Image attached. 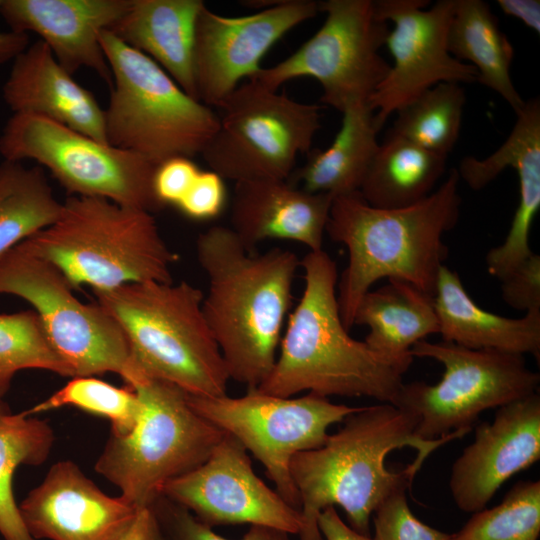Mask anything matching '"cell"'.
Segmentation results:
<instances>
[{
	"mask_svg": "<svg viewBox=\"0 0 540 540\" xmlns=\"http://www.w3.org/2000/svg\"><path fill=\"white\" fill-rule=\"evenodd\" d=\"M354 325L369 328L364 342L373 351L396 359L413 357L414 344L439 333L432 296L396 279L362 297Z\"/></svg>",
	"mask_w": 540,
	"mask_h": 540,
	"instance_id": "26",
	"label": "cell"
},
{
	"mask_svg": "<svg viewBox=\"0 0 540 540\" xmlns=\"http://www.w3.org/2000/svg\"><path fill=\"white\" fill-rule=\"evenodd\" d=\"M341 127L326 149H311L293 179L309 193L337 197L357 192L379 147L374 112L367 103L342 112Z\"/></svg>",
	"mask_w": 540,
	"mask_h": 540,
	"instance_id": "27",
	"label": "cell"
},
{
	"mask_svg": "<svg viewBox=\"0 0 540 540\" xmlns=\"http://www.w3.org/2000/svg\"><path fill=\"white\" fill-rule=\"evenodd\" d=\"M130 0H2L0 14L16 32L40 36L71 75L87 67L109 86L112 75L100 44L127 11Z\"/></svg>",
	"mask_w": 540,
	"mask_h": 540,
	"instance_id": "21",
	"label": "cell"
},
{
	"mask_svg": "<svg viewBox=\"0 0 540 540\" xmlns=\"http://www.w3.org/2000/svg\"><path fill=\"white\" fill-rule=\"evenodd\" d=\"M342 422L322 446L291 460L302 518L299 540H323L318 516L334 505L345 511L350 527L370 537L375 509L391 494L410 488L436 449L471 431L423 440L415 433L414 418L390 403L361 407Z\"/></svg>",
	"mask_w": 540,
	"mask_h": 540,
	"instance_id": "1",
	"label": "cell"
},
{
	"mask_svg": "<svg viewBox=\"0 0 540 540\" xmlns=\"http://www.w3.org/2000/svg\"><path fill=\"white\" fill-rule=\"evenodd\" d=\"M540 481H518L493 508L473 513L449 540H538Z\"/></svg>",
	"mask_w": 540,
	"mask_h": 540,
	"instance_id": "33",
	"label": "cell"
},
{
	"mask_svg": "<svg viewBox=\"0 0 540 540\" xmlns=\"http://www.w3.org/2000/svg\"><path fill=\"white\" fill-rule=\"evenodd\" d=\"M204 5L201 0H130L125 14L109 31L150 57L183 91L198 100L194 35Z\"/></svg>",
	"mask_w": 540,
	"mask_h": 540,
	"instance_id": "25",
	"label": "cell"
},
{
	"mask_svg": "<svg viewBox=\"0 0 540 540\" xmlns=\"http://www.w3.org/2000/svg\"><path fill=\"white\" fill-rule=\"evenodd\" d=\"M116 540H166L152 505L137 509L130 524Z\"/></svg>",
	"mask_w": 540,
	"mask_h": 540,
	"instance_id": "41",
	"label": "cell"
},
{
	"mask_svg": "<svg viewBox=\"0 0 540 540\" xmlns=\"http://www.w3.org/2000/svg\"><path fill=\"white\" fill-rule=\"evenodd\" d=\"M2 0H0L1 5ZM28 34L16 31H0V65L14 61L29 47Z\"/></svg>",
	"mask_w": 540,
	"mask_h": 540,
	"instance_id": "44",
	"label": "cell"
},
{
	"mask_svg": "<svg viewBox=\"0 0 540 540\" xmlns=\"http://www.w3.org/2000/svg\"><path fill=\"white\" fill-rule=\"evenodd\" d=\"M226 198L224 179L212 170H200L176 207L190 219L209 220L222 212Z\"/></svg>",
	"mask_w": 540,
	"mask_h": 540,
	"instance_id": "38",
	"label": "cell"
},
{
	"mask_svg": "<svg viewBox=\"0 0 540 540\" xmlns=\"http://www.w3.org/2000/svg\"><path fill=\"white\" fill-rule=\"evenodd\" d=\"M332 201L328 194L309 193L288 180L236 182L230 228L249 252L268 239L294 241L318 251Z\"/></svg>",
	"mask_w": 540,
	"mask_h": 540,
	"instance_id": "22",
	"label": "cell"
},
{
	"mask_svg": "<svg viewBox=\"0 0 540 540\" xmlns=\"http://www.w3.org/2000/svg\"><path fill=\"white\" fill-rule=\"evenodd\" d=\"M447 46L457 60L477 71V81L499 94L517 113L525 101L515 88L510 68L514 49L490 6L482 0H455Z\"/></svg>",
	"mask_w": 540,
	"mask_h": 540,
	"instance_id": "28",
	"label": "cell"
},
{
	"mask_svg": "<svg viewBox=\"0 0 540 540\" xmlns=\"http://www.w3.org/2000/svg\"><path fill=\"white\" fill-rule=\"evenodd\" d=\"M410 353L444 366L439 382L403 383L392 403L414 418L416 435L426 441L471 430L483 411L537 393L539 388V373L527 367L522 355L426 340L414 344Z\"/></svg>",
	"mask_w": 540,
	"mask_h": 540,
	"instance_id": "9",
	"label": "cell"
},
{
	"mask_svg": "<svg viewBox=\"0 0 540 540\" xmlns=\"http://www.w3.org/2000/svg\"><path fill=\"white\" fill-rule=\"evenodd\" d=\"M300 266L302 296L289 316L275 364L256 389L279 397L308 391L392 404L414 358L381 355L349 335L337 301V265L328 253L309 251Z\"/></svg>",
	"mask_w": 540,
	"mask_h": 540,
	"instance_id": "3",
	"label": "cell"
},
{
	"mask_svg": "<svg viewBox=\"0 0 540 540\" xmlns=\"http://www.w3.org/2000/svg\"><path fill=\"white\" fill-rule=\"evenodd\" d=\"M126 386L141 401L140 415L128 433L110 434L95 470L139 509L150 506L167 482L204 463L225 433L174 384L136 372Z\"/></svg>",
	"mask_w": 540,
	"mask_h": 540,
	"instance_id": "8",
	"label": "cell"
},
{
	"mask_svg": "<svg viewBox=\"0 0 540 540\" xmlns=\"http://www.w3.org/2000/svg\"><path fill=\"white\" fill-rule=\"evenodd\" d=\"M42 369L73 377L53 349L34 310L0 314V394L4 396L16 372Z\"/></svg>",
	"mask_w": 540,
	"mask_h": 540,
	"instance_id": "34",
	"label": "cell"
},
{
	"mask_svg": "<svg viewBox=\"0 0 540 540\" xmlns=\"http://www.w3.org/2000/svg\"><path fill=\"white\" fill-rule=\"evenodd\" d=\"M61 210L41 166L0 163V257L53 224Z\"/></svg>",
	"mask_w": 540,
	"mask_h": 540,
	"instance_id": "30",
	"label": "cell"
},
{
	"mask_svg": "<svg viewBox=\"0 0 540 540\" xmlns=\"http://www.w3.org/2000/svg\"><path fill=\"white\" fill-rule=\"evenodd\" d=\"M466 102L459 83L442 82L396 111L387 135L448 156L458 140Z\"/></svg>",
	"mask_w": 540,
	"mask_h": 540,
	"instance_id": "32",
	"label": "cell"
},
{
	"mask_svg": "<svg viewBox=\"0 0 540 540\" xmlns=\"http://www.w3.org/2000/svg\"><path fill=\"white\" fill-rule=\"evenodd\" d=\"M4 160L47 168L69 196L102 197L150 213L163 208L153 190L157 166L52 120L13 113L0 136Z\"/></svg>",
	"mask_w": 540,
	"mask_h": 540,
	"instance_id": "12",
	"label": "cell"
},
{
	"mask_svg": "<svg viewBox=\"0 0 540 540\" xmlns=\"http://www.w3.org/2000/svg\"><path fill=\"white\" fill-rule=\"evenodd\" d=\"M196 256L209 281L202 311L229 377L257 388L275 364L300 260L277 247L253 254L221 225L198 235Z\"/></svg>",
	"mask_w": 540,
	"mask_h": 540,
	"instance_id": "2",
	"label": "cell"
},
{
	"mask_svg": "<svg viewBox=\"0 0 540 540\" xmlns=\"http://www.w3.org/2000/svg\"><path fill=\"white\" fill-rule=\"evenodd\" d=\"M19 510L35 540H116L137 511L104 493L70 460L52 465Z\"/></svg>",
	"mask_w": 540,
	"mask_h": 540,
	"instance_id": "19",
	"label": "cell"
},
{
	"mask_svg": "<svg viewBox=\"0 0 540 540\" xmlns=\"http://www.w3.org/2000/svg\"><path fill=\"white\" fill-rule=\"evenodd\" d=\"M540 459V396L537 393L497 408L481 422L474 441L452 466L449 488L463 512L485 509L501 485Z\"/></svg>",
	"mask_w": 540,
	"mask_h": 540,
	"instance_id": "18",
	"label": "cell"
},
{
	"mask_svg": "<svg viewBox=\"0 0 540 540\" xmlns=\"http://www.w3.org/2000/svg\"><path fill=\"white\" fill-rule=\"evenodd\" d=\"M100 44L112 75L104 109L108 144L134 152L155 166L174 157L201 155L218 129V114L111 31L101 32Z\"/></svg>",
	"mask_w": 540,
	"mask_h": 540,
	"instance_id": "7",
	"label": "cell"
},
{
	"mask_svg": "<svg viewBox=\"0 0 540 540\" xmlns=\"http://www.w3.org/2000/svg\"><path fill=\"white\" fill-rule=\"evenodd\" d=\"M2 397H3V395L0 394V403L3 402Z\"/></svg>",
	"mask_w": 540,
	"mask_h": 540,
	"instance_id": "45",
	"label": "cell"
},
{
	"mask_svg": "<svg viewBox=\"0 0 540 540\" xmlns=\"http://www.w3.org/2000/svg\"><path fill=\"white\" fill-rule=\"evenodd\" d=\"M459 180L458 171L450 170L436 191L404 208L373 207L359 191L333 198L325 232L348 251L337 282L339 312L348 331L360 300L381 279L407 282L433 297L448 256L442 237L460 214Z\"/></svg>",
	"mask_w": 540,
	"mask_h": 540,
	"instance_id": "4",
	"label": "cell"
},
{
	"mask_svg": "<svg viewBox=\"0 0 540 540\" xmlns=\"http://www.w3.org/2000/svg\"><path fill=\"white\" fill-rule=\"evenodd\" d=\"M21 243L58 267L74 290L173 282L178 259L152 213L94 196H68L58 219Z\"/></svg>",
	"mask_w": 540,
	"mask_h": 540,
	"instance_id": "6",
	"label": "cell"
},
{
	"mask_svg": "<svg viewBox=\"0 0 540 540\" xmlns=\"http://www.w3.org/2000/svg\"><path fill=\"white\" fill-rule=\"evenodd\" d=\"M219 126L201 155L224 180H288L297 157L312 149L321 107L298 102L254 79L217 107Z\"/></svg>",
	"mask_w": 540,
	"mask_h": 540,
	"instance_id": "10",
	"label": "cell"
},
{
	"mask_svg": "<svg viewBox=\"0 0 540 540\" xmlns=\"http://www.w3.org/2000/svg\"><path fill=\"white\" fill-rule=\"evenodd\" d=\"M73 290L58 267L21 242L0 257V293L33 306L73 377L113 372L126 381L135 368L124 332L98 303L81 302Z\"/></svg>",
	"mask_w": 540,
	"mask_h": 540,
	"instance_id": "11",
	"label": "cell"
},
{
	"mask_svg": "<svg viewBox=\"0 0 540 540\" xmlns=\"http://www.w3.org/2000/svg\"><path fill=\"white\" fill-rule=\"evenodd\" d=\"M3 98L13 113L37 115L108 144L104 109L41 40L13 61Z\"/></svg>",
	"mask_w": 540,
	"mask_h": 540,
	"instance_id": "23",
	"label": "cell"
},
{
	"mask_svg": "<svg viewBox=\"0 0 540 540\" xmlns=\"http://www.w3.org/2000/svg\"><path fill=\"white\" fill-rule=\"evenodd\" d=\"M160 496L211 528L247 523L291 535L302 528L300 511L255 474L247 450L226 433L204 463L167 482Z\"/></svg>",
	"mask_w": 540,
	"mask_h": 540,
	"instance_id": "16",
	"label": "cell"
},
{
	"mask_svg": "<svg viewBox=\"0 0 540 540\" xmlns=\"http://www.w3.org/2000/svg\"><path fill=\"white\" fill-rule=\"evenodd\" d=\"M447 156L387 135L372 159L359 193L373 207L397 209L428 197L446 169Z\"/></svg>",
	"mask_w": 540,
	"mask_h": 540,
	"instance_id": "29",
	"label": "cell"
},
{
	"mask_svg": "<svg viewBox=\"0 0 540 540\" xmlns=\"http://www.w3.org/2000/svg\"><path fill=\"white\" fill-rule=\"evenodd\" d=\"M54 432L44 420L12 414L0 403V535L4 540H35L27 530L13 492L21 465L37 466L48 458Z\"/></svg>",
	"mask_w": 540,
	"mask_h": 540,
	"instance_id": "31",
	"label": "cell"
},
{
	"mask_svg": "<svg viewBox=\"0 0 540 540\" xmlns=\"http://www.w3.org/2000/svg\"><path fill=\"white\" fill-rule=\"evenodd\" d=\"M317 526L323 540H372L346 524L334 506H328L321 511Z\"/></svg>",
	"mask_w": 540,
	"mask_h": 540,
	"instance_id": "42",
	"label": "cell"
},
{
	"mask_svg": "<svg viewBox=\"0 0 540 540\" xmlns=\"http://www.w3.org/2000/svg\"><path fill=\"white\" fill-rule=\"evenodd\" d=\"M432 298L442 341L475 350L531 354L539 360L540 309L516 319L489 312L475 303L458 273L445 265Z\"/></svg>",
	"mask_w": 540,
	"mask_h": 540,
	"instance_id": "24",
	"label": "cell"
},
{
	"mask_svg": "<svg viewBox=\"0 0 540 540\" xmlns=\"http://www.w3.org/2000/svg\"><path fill=\"white\" fill-rule=\"evenodd\" d=\"M325 21L295 52L252 78L271 90L285 82L310 77L322 87L320 102L339 112L367 103L387 76L381 56L389 33L372 0L318 1Z\"/></svg>",
	"mask_w": 540,
	"mask_h": 540,
	"instance_id": "13",
	"label": "cell"
},
{
	"mask_svg": "<svg viewBox=\"0 0 540 540\" xmlns=\"http://www.w3.org/2000/svg\"><path fill=\"white\" fill-rule=\"evenodd\" d=\"M65 406L109 419L111 433L115 435L131 431L142 409L139 397L131 388H119L93 376H78L23 413L32 416Z\"/></svg>",
	"mask_w": 540,
	"mask_h": 540,
	"instance_id": "35",
	"label": "cell"
},
{
	"mask_svg": "<svg viewBox=\"0 0 540 540\" xmlns=\"http://www.w3.org/2000/svg\"><path fill=\"white\" fill-rule=\"evenodd\" d=\"M166 540H229L200 522L183 506L159 496L152 504ZM289 533L268 526L250 525L240 540H291Z\"/></svg>",
	"mask_w": 540,
	"mask_h": 540,
	"instance_id": "36",
	"label": "cell"
},
{
	"mask_svg": "<svg viewBox=\"0 0 540 540\" xmlns=\"http://www.w3.org/2000/svg\"><path fill=\"white\" fill-rule=\"evenodd\" d=\"M505 142L490 156L462 159L458 174L473 190L483 189L505 168L518 176L519 202L502 244L486 255L487 271L503 279L533 251L529 246L532 223L540 209V101H525Z\"/></svg>",
	"mask_w": 540,
	"mask_h": 540,
	"instance_id": "20",
	"label": "cell"
},
{
	"mask_svg": "<svg viewBox=\"0 0 540 540\" xmlns=\"http://www.w3.org/2000/svg\"><path fill=\"white\" fill-rule=\"evenodd\" d=\"M501 282L502 298L510 307L528 312L540 309V256L532 253Z\"/></svg>",
	"mask_w": 540,
	"mask_h": 540,
	"instance_id": "39",
	"label": "cell"
},
{
	"mask_svg": "<svg viewBox=\"0 0 540 540\" xmlns=\"http://www.w3.org/2000/svg\"><path fill=\"white\" fill-rule=\"evenodd\" d=\"M187 396L197 413L261 462L277 493L299 511L300 499L290 475L292 458L322 446L330 426L361 408L332 403L310 392L297 398L279 397L256 388L240 397Z\"/></svg>",
	"mask_w": 540,
	"mask_h": 540,
	"instance_id": "14",
	"label": "cell"
},
{
	"mask_svg": "<svg viewBox=\"0 0 540 540\" xmlns=\"http://www.w3.org/2000/svg\"><path fill=\"white\" fill-rule=\"evenodd\" d=\"M501 10L525 24L535 32H540L539 0H498Z\"/></svg>",
	"mask_w": 540,
	"mask_h": 540,
	"instance_id": "43",
	"label": "cell"
},
{
	"mask_svg": "<svg viewBox=\"0 0 540 540\" xmlns=\"http://www.w3.org/2000/svg\"><path fill=\"white\" fill-rule=\"evenodd\" d=\"M374 1L377 16L393 23L385 45L394 63L368 100L378 130L388 117L442 82L472 83L477 71L448 51L447 33L455 0Z\"/></svg>",
	"mask_w": 540,
	"mask_h": 540,
	"instance_id": "15",
	"label": "cell"
},
{
	"mask_svg": "<svg viewBox=\"0 0 540 540\" xmlns=\"http://www.w3.org/2000/svg\"><path fill=\"white\" fill-rule=\"evenodd\" d=\"M190 158L174 157L159 164L153 176V190L159 203L177 205L199 174Z\"/></svg>",
	"mask_w": 540,
	"mask_h": 540,
	"instance_id": "40",
	"label": "cell"
},
{
	"mask_svg": "<svg viewBox=\"0 0 540 540\" xmlns=\"http://www.w3.org/2000/svg\"><path fill=\"white\" fill-rule=\"evenodd\" d=\"M93 293L124 332L137 371L189 395H226L230 377L202 311V290L151 281Z\"/></svg>",
	"mask_w": 540,
	"mask_h": 540,
	"instance_id": "5",
	"label": "cell"
},
{
	"mask_svg": "<svg viewBox=\"0 0 540 540\" xmlns=\"http://www.w3.org/2000/svg\"><path fill=\"white\" fill-rule=\"evenodd\" d=\"M319 12L318 1L280 0L254 13L228 17L206 5L196 20L194 76L197 97L213 108L262 67L269 49L290 30Z\"/></svg>",
	"mask_w": 540,
	"mask_h": 540,
	"instance_id": "17",
	"label": "cell"
},
{
	"mask_svg": "<svg viewBox=\"0 0 540 540\" xmlns=\"http://www.w3.org/2000/svg\"><path fill=\"white\" fill-rule=\"evenodd\" d=\"M372 540H449L450 534L421 522L411 511L406 490L388 496L373 512Z\"/></svg>",
	"mask_w": 540,
	"mask_h": 540,
	"instance_id": "37",
	"label": "cell"
}]
</instances>
